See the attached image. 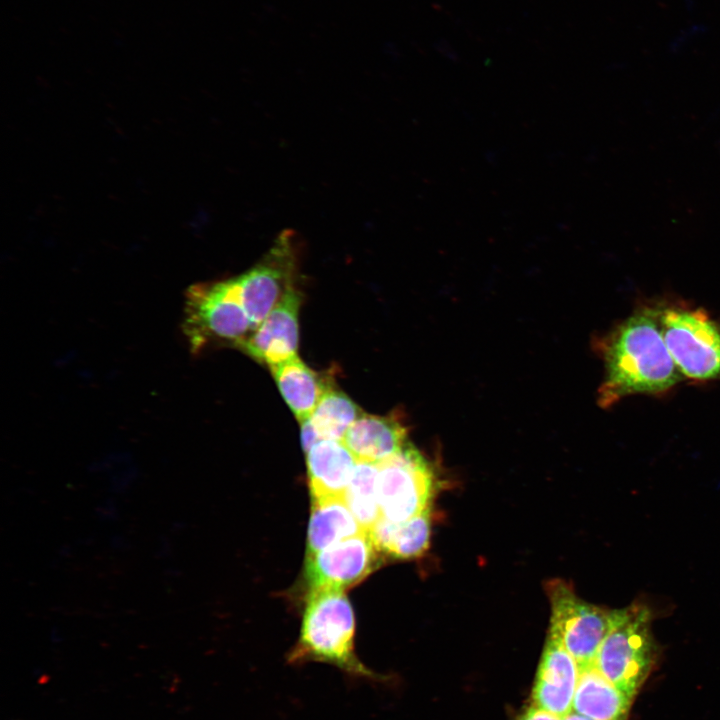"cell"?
I'll return each mask as SVG.
<instances>
[{
	"label": "cell",
	"mask_w": 720,
	"mask_h": 720,
	"mask_svg": "<svg viewBox=\"0 0 720 720\" xmlns=\"http://www.w3.org/2000/svg\"><path fill=\"white\" fill-rule=\"evenodd\" d=\"M362 414L343 392L327 390L308 419L320 440L342 441L349 427Z\"/></svg>",
	"instance_id": "ac0fdd59"
},
{
	"label": "cell",
	"mask_w": 720,
	"mask_h": 720,
	"mask_svg": "<svg viewBox=\"0 0 720 720\" xmlns=\"http://www.w3.org/2000/svg\"><path fill=\"white\" fill-rule=\"evenodd\" d=\"M596 346L605 367L597 398L602 408L631 395L663 396L683 380L665 345L653 302L639 305Z\"/></svg>",
	"instance_id": "6da1fadb"
},
{
	"label": "cell",
	"mask_w": 720,
	"mask_h": 720,
	"mask_svg": "<svg viewBox=\"0 0 720 720\" xmlns=\"http://www.w3.org/2000/svg\"><path fill=\"white\" fill-rule=\"evenodd\" d=\"M368 532L378 552L396 559L418 558L430 545L431 508L401 522L380 517Z\"/></svg>",
	"instance_id": "2e32d148"
},
{
	"label": "cell",
	"mask_w": 720,
	"mask_h": 720,
	"mask_svg": "<svg viewBox=\"0 0 720 720\" xmlns=\"http://www.w3.org/2000/svg\"><path fill=\"white\" fill-rule=\"evenodd\" d=\"M364 531L344 498L313 500L306 557Z\"/></svg>",
	"instance_id": "e0dca14e"
},
{
	"label": "cell",
	"mask_w": 720,
	"mask_h": 720,
	"mask_svg": "<svg viewBox=\"0 0 720 720\" xmlns=\"http://www.w3.org/2000/svg\"><path fill=\"white\" fill-rule=\"evenodd\" d=\"M185 295L183 331L192 352L216 345L239 348L252 332L235 278L195 284Z\"/></svg>",
	"instance_id": "277c9868"
},
{
	"label": "cell",
	"mask_w": 720,
	"mask_h": 720,
	"mask_svg": "<svg viewBox=\"0 0 720 720\" xmlns=\"http://www.w3.org/2000/svg\"><path fill=\"white\" fill-rule=\"evenodd\" d=\"M298 275L296 234L281 232L264 256L235 277L252 331L292 289Z\"/></svg>",
	"instance_id": "ba28073f"
},
{
	"label": "cell",
	"mask_w": 720,
	"mask_h": 720,
	"mask_svg": "<svg viewBox=\"0 0 720 720\" xmlns=\"http://www.w3.org/2000/svg\"><path fill=\"white\" fill-rule=\"evenodd\" d=\"M651 613L635 602L615 610L614 624L594 660L595 668L616 687L633 698L645 681L655 659Z\"/></svg>",
	"instance_id": "5b68a950"
},
{
	"label": "cell",
	"mask_w": 720,
	"mask_h": 720,
	"mask_svg": "<svg viewBox=\"0 0 720 720\" xmlns=\"http://www.w3.org/2000/svg\"><path fill=\"white\" fill-rule=\"evenodd\" d=\"M519 720H562V718L531 705Z\"/></svg>",
	"instance_id": "44dd1931"
},
{
	"label": "cell",
	"mask_w": 720,
	"mask_h": 720,
	"mask_svg": "<svg viewBox=\"0 0 720 720\" xmlns=\"http://www.w3.org/2000/svg\"><path fill=\"white\" fill-rule=\"evenodd\" d=\"M377 552L368 531L335 543L306 557L310 589L344 590L365 578L376 566Z\"/></svg>",
	"instance_id": "9c48e42d"
},
{
	"label": "cell",
	"mask_w": 720,
	"mask_h": 720,
	"mask_svg": "<svg viewBox=\"0 0 720 720\" xmlns=\"http://www.w3.org/2000/svg\"><path fill=\"white\" fill-rule=\"evenodd\" d=\"M336 588L310 591L298 642L290 663L321 661L363 678L377 679L354 652V614L343 592Z\"/></svg>",
	"instance_id": "7a4b0ae2"
},
{
	"label": "cell",
	"mask_w": 720,
	"mask_h": 720,
	"mask_svg": "<svg viewBox=\"0 0 720 720\" xmlns=\"http://www.w3.org/2000/svg\"><path fill=\"white\" fill-rule=\"evenodd\" d=\"M407 427L399 416L362 413L347 430L342 442L357 461L379 463L402 450Z\"/></svg>",
	"instance_id": "4fadbf2b"
},
{
	"label": "cell",
	"mask_w": 720,
	"mask_h": 720,
	"mask_svg": "<svg viewBox=\"0 0 720 720\" xmlns=\"http://www.w3.org/2000/svg\"><path fill=\"white\" fill-rule=\"evenodd\" d=\"M562 720H593L588 717L582 716L580 714H577L575 712H570L566 716L562 718Z\"/></svg>",
	"instance_id": "7402d4cb"
},
{
	"label": "cell",
	"mask_w": 720,
	"mask_h": 720,
	"mask_svg": "<svg viewBox=\"0 0 720 720\" xmlns=\"http://www.w3.org/2000/svg\"><path fill=\"white\" fill-rule=\"evenodd\" d=\"M376 464L381 517L401 522L431 508L436 473L419 450L407 443L398 453Z\"/></svg>",
	"instance_id": "52a82bcc"
},
{
	"label": "cell",
	"mask_w": 720,
	"mask_h": 720,
	"mask_svg": "<svg viewBox=\"0 0 720 720\" xmlns=\"http://www.w3.org/2000/svg\"><path fill=\"white\" fill-rule=\"evenodd\" d=\"M270 369L281 395L300 423L311 417L323 395L332 387L297 355Z\"/></svg>",
	"instance_id": "5bb4252c"
},
{
	"label": "cell",
	"mask_w": 720,
	"mask_h": 720,
	"mask_svg": "<svg viewBox=\"0 0 720 720\" xmlns=\"http://www.w3.org/2000/svg\"><path fill=\"white\" fill-rule=\"evenodd\" d=\"M357 460L342 441L320 440L306 452L312 500L344 498Z\"/></svg>",
	"instance_id": "7c38bea8"
},
{
	"label": "cell",
	"mask_w": 720,
	"mask_h": 720,
	"mask_svg": "<svg viewBox=\"0 0 720 720\" xmlns=\"http://www.w3.org/2000/svg\"><path fill=\"white\" fill-rule=\"evenodd\" d=\"M631 700L593 665L580 671L572 712L593 720H625Z\"/></svg>",
	"instance_id": "9a60e30c"
},
{
	"label": "cell",
	"mask_w": 720,
	"mask_h": 720,
	"mask_svg": "<svg viewBox=\"0 0 720 720\" xmlns=\"http://www.w3.org/2000/svg\"><path fill=\"white\" fill-rule=\"evenodd\" d=\"M546 592L551 606L548 634L574 657L580 671L593 666L614 624L615 610L583 600L561 579L548 582Z\"/></svg>",
	"instance_id": "8992f818"
},
{
	"label": "cell",
	"mask_w": 720,
	"mask_h": 720,
	"mask_svg": "<svg viewBox=\"0 0 720 720\" xmlns=\"http://www.w3.org/2000/svg\"><path fill=\"white\" fill-rule=\"evenodd\" d=\"M579 676L577 661L548 634L532 690L531 705L563 718L572 712Z\"/></svg>",
	"instance_id": "8fae6325"
},
{
	"label": "cell",
	"mask_w": 720,
	"mask_h": 720,
	"mask_svg": "<svg viewBox=\"0 0 720 720\" xmlns=\"http://www.w3.org/2000/svg\"><path fill=\"white\" fill-rule=\"evenodd\" d=\"M376 463L358 461L345 493V502L367 531L381 517L377 494Z\"/></svg>",
	"instance_id": "d6986e66"
},
{
	"label": "cell",
	"mask_w": 720,
	"mask_h": 720,
	"mask_svg": "<svg viewBox=\"0 0 720 720\" xmlns=\"http://www.w3.org/2000/svg\"><path fill=\"white\" fill-rule=\"evenodd\" d=\"M300 304L299 291L296 288L290 290L239 349L269 367L297 355Z\"/></svg>",
	"instance_id": "30bf717a"
},
{
	"label": "cell",
	"mask_w": 720,
	"mask_h": 720,
	"mask_svg": "<svg viewBox=\"0 0 720 720\" xmlns=\"http://www.w3.org/2000/svg\"><path fill=\"white\" fill-rule=\"evenodd\" d=\"M320 441L317 433L308 420L301 423V442L307 452L316 442Z\"/></svg>",
	"instance_id": "ffe728a7"
},
{
	"label": "cell",
	"mask_w": 720,
	"mask_h": 720,
	"mask_svg": "<svg viewBox=\"0 0 720 720\" xmlns=\"http://www.w3.org/2000/svg\"><path fill=\"white\" fill-rule=\"evenodd\" d=\"M665 345L683 379L720 381V321L678 299L654 301Z\"/></svg>",
	"instance_id": "3957f363"
}]
</instances>
